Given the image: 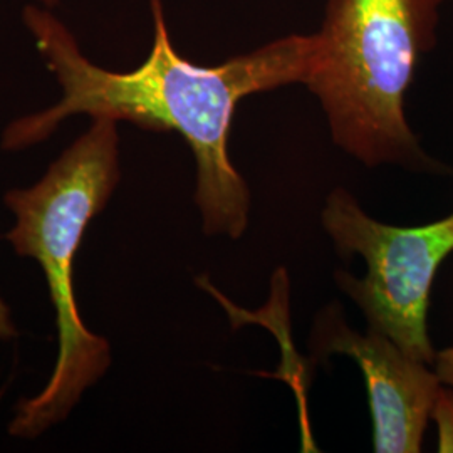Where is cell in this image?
Instances as JSON below:
<instances>
[{
	"label": "cell",
	"mask_w": 453,
	"mask_h": 453,
	"mask_svg": "<svg viewBox=\"0 0 453 453\" xmlns=\"http://www.w3.org/2000/svg\"><path fill=\"white\" fill-rule=\"evenodd\" d=\"M153 46L145 63L114 73L91 63L69 27L49 7L29 4L24 22L63 96L41 113L12 121L2 148L17 151L44 142L73 114L130 121L151 131H177L194 151L195 200L207 235L241 239L249 226L250 192L228 155V138L243 97L308 80L318 58L316 34H291L219 65H198L173 48L163 0H150Z\"/></svg>",
	"instance_id": "6da1fadb"
},
{
	"label": "cell",
	"mask_w": 453,
	"mask_h": 453,
	"mask_svg": "<svg viewBox=\"0 0 453 453\" xmlns=\"http://www.w3.org/2000/svg\"><path fill=\"white\" fill-rule=\"evenodd\" d=\"M443 0H327L306 86L319 99L333 142L366 166L449 168L421 148L405 97L437 41Z\"/></svg>",
	"instance_id": "7a4b0ae2"
},
{
	"label": "cell",
	"mask_w": 453,
	"mask_h": 453,
	"mask_svg": "<svg viewBox=\"0 0 453 453\" xmlns=\"http://www.w3.org/2000/svg\"><path fill=\"white\" fill-rule=\"evenodd\" d=\"M116 121L93 119L50 165L48 173L27 190H12L5 203L17 224L7 239L17 254L34 257L48 279L56 311L59 355L48 387L17 405L11 434L33 438L65 420L82 391L110 366V344L86 329L73 292V260L82 234L103 211L119 181V138Z\"/></svg>",
	"instance_id": "3957f363"
},
{
	"label": "cell",
	"mask_w": 453,
	"mask_h": 453,
	"mask_svg": "<svg viewBox=\"0 0 453 453\" xmlns=\"http://www.w3.org/2000/svg\"><path fill=\"white\" fill-rule=\"evenodd\" d=\"M321 222L341 256L366 262L363 279L346 271L334 277L361 309L368 329L434 366L437 351L426 316L438 267L453 252V213L426 226H388L370 217L348 190L334 188L326 198Z\"/></svg>",
	"instance_id": "277c9868"
},
{
	"label": "cell",
	"mask_w": 453,
	"mask_h": 453,
	"mask_svg": "<svg viewBox=\"0 0 453 453\" xmlns=\"http://www.w3.org/2000/svg\"><path fill=\"white\" fill-rule=\"evenodd\" d=\"M312 348L321 357H353L365 374L374 452H421L432 406L441 387L430 365L406 355L378 331L368 329L366 334H359L349 329L334 311H326L319 318Z\"/></svg>",
	"instance_id": "5b68a950"
},
{
	"label": "cell",
	"mask_w": 453,
	"mask_h": 453,
	"mask_svg": "<svg viewBox=\"0 0 453 453\" xmlns=\"http://www.w3.org/2000/svg\"><path fill=\"white\" fill-rule=\"evenodd\" d=\"M430 420L437 423L438 452H453V389L440 387Z\"/></svg>",
	"instance_id": "8992f818"
},
{
	"label": "cell",
	"mask_w": 453,
	"mask_h": 453,
	"mask_svg": "<svg viewBox=\"0 0 453 453\" xmlns=\"http://www.w3.org/2000/svg\"><path fill=\"white\" fill-rule=\"evenodd\" d=\"M434 370L437 372L440 383L453 389V346L438 351L434 361Z\"/></svg>",
	"instance_id": "52a82bcc"
},
{
	"label": "cell",
	"mask_w": 453,
	"mask_h": 453,
	"mask_svg": "<svg viewBox=\"0 0 453 453\" xmlns=\"http://www.w3.org/2000/svg\"><path fill=\"white\" fill-rule=\"evenodd\" d=\"M14 334H16V331L9 319V309L5 308V304L0 301V338L9 340Z\"/></svg>",
	"instance_id": "ba28073f"
},
{
	"label": "cell",
	"mask_w": 453,
	"mask_h": 453,
	"mask_svg": "<svg viewBox=\"0 0 453 453\" xmlns=\"http://www.w3.org/2000/svg\"><path fill=\"white\" fill-rule=\"evenodd\" d=\"M42 5H46V7H52V5H56L59 0H39Z\"/></svg>",
	"instance_id": "9c48e42d"
}]
</instances>
